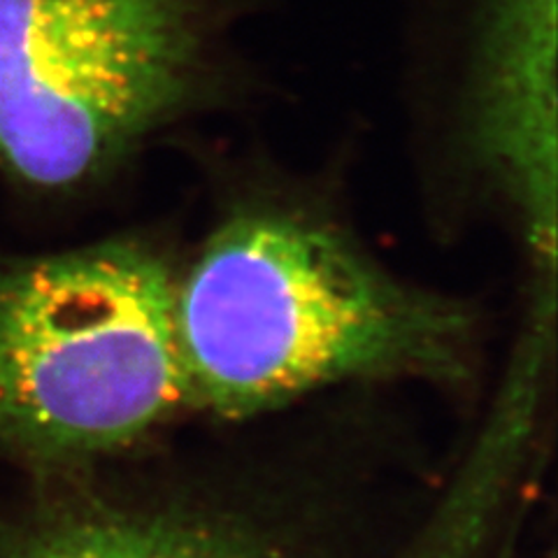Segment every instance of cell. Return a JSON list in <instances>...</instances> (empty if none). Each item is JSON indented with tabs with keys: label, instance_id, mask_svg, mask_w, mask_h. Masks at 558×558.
<instances>
[{
	"label": "cell",
	"instance_id": "6da1fadb",
	"mask_svg": "<svg viewBox=\"0 0 558 558\" xmlns=\"http://www.w3.org/2000/svg\"><path fill=\"white\" fill-rule=\"evenodd\" d=\"M191 403L223 418L275 410L330 384L468 373L475 317L393 277L333 223L244 207L178 277Z\"/></svg>",
	"mask_w": 558,
	"mask_h": 558
},
{
	"label": "cell",
	"instance_id": "7a4b0ae2",
	"mask_svg": "<svg viewBox=\"0 0 558 558\" xmlns=\"http://www.w3.org/2000/svg\"><path fill=\"white\" fill-rule=\"evenodd\" d=\"M178 277L147 242L0 258V447L75 459L191 403Z\"/></svg>",
	"mask_w": 558,
	"mask_h": 558
},
{
	"label": "cell",
	"instance_id": "3957f363",
	"mask_svg": "<svg viewBox=\"0 0 558 558\" xmlns=\"http://www.w3.org/2000/svg\"><path fill=\"white\" fill-rule=\"evenodd\" d=\"M207 0H0V163L26 186L98 180L186 108Z\"/></svg>",
	"mask_w": 558,
	"mask_h": 558
},
{
	"label": "cell",
	"instance_id": "277c9868",
	"mask_svg": "<svg viewBox=\"0 0 558 558\" xmlns=\"http://www.w3.org/2000/svg\"><path fill=\"white\" fill-rule=\"evenodd\" d=\"M468 149L521 223L533 279L556 275V0H484Z\"/></svg>",
	"mask_w": 558,
	"mask_h": 558
},
{
	"label": "cell",
	"instance_id": "5b68a950",
	"mask_svg": "<svg viewBox=\"0 0 558 558\" xmlns=\"http://www.w3.org/2000/svg\"><path fill=\"white\" fill-rule=\"evenodd\" d=\"M20 558H279L254 537L184 514L75 517L28 539Z\"/></svg>",
	"mask_w": 558,
	"mask_h": 558
},
{
	"label": "cell",
	"instance_id": "8992f818",
	"mask_svg": "<svg viewBox=\"0 0 558 558\" xmlns=\"http://www.w3.org/2000/svg\"><path fill=\"white\" fill-rule=\"evenodd\" d=\"M512 473L514 453L482 440L410 558H475Z\"/></svg>",
	"mask_w": 558,
	"mask_h": 558
},
{
	"label": "cell",
	"instance_id": "52a82bcc",
	"mask_svg": "<svg viewBox=\"0 0 558 558\" xmlns=\"http://www.w3.org/2000/svg\"><path fill=\"white\" fill-rule=\"evenodd\" d=\"M505 539H508V543H505V547L498 549L496 558H517V533L510 531V535Z\"/></svg>",
	"mask_w": 558,
	"mask_h": 558
}]
</instances>
